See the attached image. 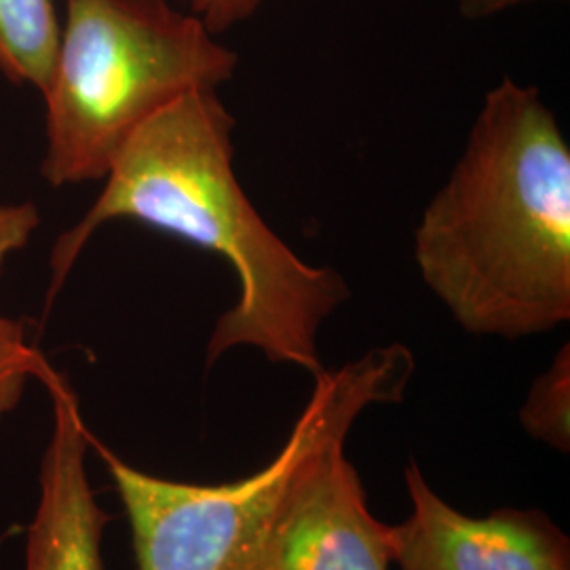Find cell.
<instances>
[{
    "label": "cell",
    "mask_w": 570,
    "mask_h": 570,
    "mask_svg": "<svg viewBox=\"0 0 570 570\" xmlns=\"http://www.w3.org/2000/svg\"><path fill=\"white\" fill-rule=\"evenodd\" d=\"M235 119L218 91H188L127 140L104 176L96 204L51 252L49 303L82 249L110 220H136L233 266L239 298L220 315L205 348L214 366L235 346H254L273 364L324 372L317 334L348 298L330 266H313L266 225L233 169Z\"/></svg>",
    "instance_id": "cell-1"
},
{
    "label": "cell",
    "mask_w": 570,
    "mask_h": 570,
    "mask_svg": "<svg viewBox=\"0 0 570 570\" xmlns=\"http://www.w3.org/2000/svg\"><path fill=\"white\" fill-rule=\"evenodd\" d=\"M414 258L469 334L524 338L570 320V148L537 87L490 89Z\"/></svg>",
    "instance_id": "cell-2"
},
{
    "label": "cell",
    "mask_w": 570,
    "mask_h": 570,
    "mask_svg": "<svg viewBox=\"0 0 570 570\" xmlns=\"http://www.w3.org/2000/svg\"><path fill=\"white\" fill-rule=\"evenodd\" d=\"M45 98L42 176L104 180L127 140L188 91L233 79L239 56L171 0H63Z\"/></svg>",
    "instance_id": "cell-3"
},
{
    "label": "cell",
    "mask_w": 570,
    "mask_h": 570,
    "mask_svg": "<svg viewBox=\"0 0 570 570\" xmlns=\"http://www.w3.org/2000/svg\"><path fill=\"white\" fill-rule=\"evenodd\" d=\"M407 346H374L315 376L296 425L273 461L228 484H184L144 473L94 442L129 520L138 570H249L292 492L327 452L345 446L362 412L404 400Z\"/></svg>",
    "instance_id": "cell-4"
},
{
    "label": "cell",
    "mask_w": 570,
    "mask_h": 570,
    "mask_svg": "<svg viewBox=\"0 0 570 570\" xmlns=\"http://www.w3.org/2000/svg\"><path fill=\"white\" fill-rule=\"evenodd\" d=\"M404 480L412 513L391 527L397 570H570V539L548 513L503 508L471 518L429 487L416 461Z\"/></svg>",
    "instance_id": "cell-5"
},
{
    "label": "cell",
    "mask_w": 570,
    "mask_h": 570,
    "mask_svg": "<svg viewBox=\"0 0 570 570\" xmlns=\"http://www.w3.org/2000/svg\"><path fill=\"white\" fill-rule=\"evenodd\" d=\"M391 527L367 510L345 446L327 452L292 492L249 570H389Z\"/></svg>",
    "instance_id": "cell-6"
},
{
    "label": "cell",
    "mask_w": 570,
    "mask_h": 570,
    "mask_svg": "<svg viewBox=\"0 0 570 570\" xmlns=\"http://www.w3.org/2000/svg\"><path fill=\"white\" fill-rule=\"evenodd\" d=\"M39 379L53 400V429L39 478V505L26 539V570H104V529L110 515L98 505L87 473L91 433L77 395L47 362Z\"/></svg>",
    "instance_id": "cell-7"
},
{
    "label": "cell",
    "mask_w": 570,
    "mask_h": 570,
    "mask_svg": "<svg viewBox=\"0 0 570 570\" xmlns=\"http://www.w3.org/2000/svg\"><path fill=\"white\" fill-rule=\"evenodd\" d=\"M53 0H0V72L45 91L60 45Z\"/></svg>",
    "instance_id": "cell-8"
},
{
    "label": "cell",
    "mask_w": 570,
    "mask_h": 570,
    "mask_svg": "<svg viewBox=\"0 0 570 570\" xmlns=\"http://www.w3.org/2000/svg\"><path fill=\"white\" fill-rule=\"evenodd\" d=\"M520 423L532 440L558 452H570V346L564 345L550 367L532 383Z\"/></svg>",
    "instance_id": "cell-9"
},
{
    "label": "cell",
    "mask_w": 570,
    "mask_h": 570,
    "mask_svg": "<svg viewBox=\"0 0 570 570\" xmlns=\"http://www.w3.org/2000/svg\"><path fill=\"white\" fill-rule=\"evenodd\" d=\"M41 355L28 345L26 327L0 315V421L20 406L30 376H39Z\"/></svg>",
    "instance_id": "cell-10"
},
{
    "label": "cell",
    "mask_w": 570,
    "mask_h": 570,
    "mask_svg": "<svg viewBox=\"0 0 570 570\" xmlns=\"http://www.w3.org/2000/svg\"><path fill=\"white\" fill-rule=\"evenodd\" d=\"M41 226V212L32 202L0 204V277L4 266L26 245Z\"/></svg>",
    "instance_id": "cell-11"
},
{
    "label": "cell",
    "mask_w": 570,
    "mask_h": 570,
    "mask_svg": "<svg viewBox=\"0 0 570 570\" xmlns=\"http://www.w3.org/2000/svg\"><path fill=\"white\" fill-rule=\"evenodd\" d=\"M186 9L190 16L204 21L212 35H223L226 30L249 20L266 0H171Z\"/></svg>",
    "instance_id": "cell-12"
},
{
    "label": "cell",
    "mask_w": 570,
    "mask_h": 570,
    "mask_svg": "<svg viewBox=\"0 0 570 570\" xmlns=\"http://www.w3.org/2000/svg\"><path fill=\"white\" fill-rule=\"evenodd\" d=\"M527 2H534V0H461L459 11L468 20H487Z\"/></svg>",
    "instance_id": "cell-13"
}]
</instances>
